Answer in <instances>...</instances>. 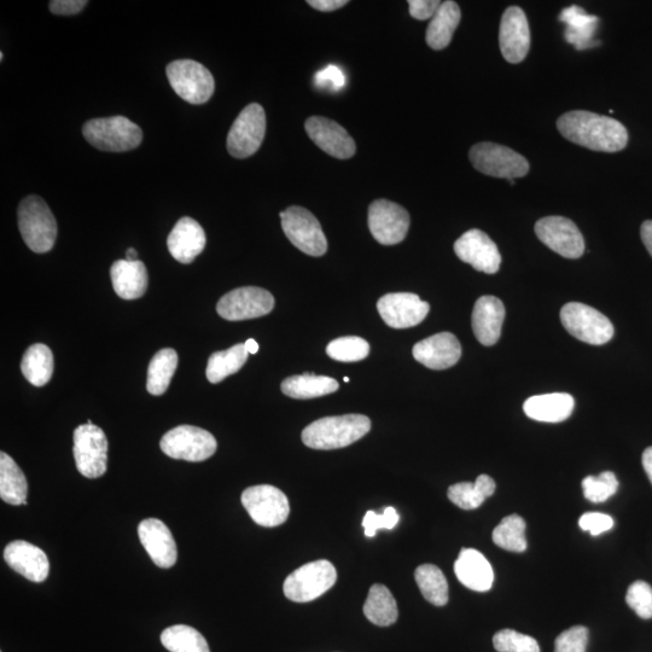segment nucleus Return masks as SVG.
I'll list each match as a JSON object with an SVG mask.
<instances>
[{
  "instance_id": "1",
  "label": "nucleus",
  "mask_w": 652,
  "mask_h": 652,
  "mask_svg": "<svg viewBox=\"0 0 652 652\" xmlns=\"http://www.w3.org/2000/svg\"><path fill=\"white\" fill-rule=\"evenodd\" d=\"M557 127L569 142L601 153H617L628 144L627 128L620 121L586 110L563 114Z\"/></svg>"
},
{
  "instance_id": "2",
  "label": "nucleus",
  "mask_w": 652,
  "mask_h": 652,
  "mask_svg": "<svg viewBox=\"0 0 652 652\" xmlns=\"http://www.w3.org/2000/svg\"><path fill=\"white\" fill-rule=\"evenodd\" d=\"M370 429V418L364 415L325 417L305 428L302 441L313 450H337L364 438Z\"/></svg>"
},
{
  "instance_id": "3",
  "label": "nucleus",
  "mask_w": 652,
  "mask_h": 652,
  "mask_svg": "<svg viewBox=\"0 0 652 652\" xmlns=\"http://www.w3.org/2000/svg\"><path fill=\"white\" fill-rule=\"evenodd\" d=\"M23 241L34 253H48L55 246L57 223L51 209L42 197L32 195L23 199L17 211Z\"/></svg>"
},
{
  "instance_id": "4",
  "label": "nucleus",
  "mask_w": 652,
  "mask_h": 652,
  "mask_svg": "<svg viewBox=\"0 0 652 652\" xmlns=\"http://www.w3.org/2000/svg\"><path fill=\"white\" fill-rule=\"evenodd\" d=\"M83 135L92 147L109 153L136 149L143 139L142 128L125 116L89 120L83 127Z\"/></svg>"
},
{
  "instance_id": "5",
  "label": "nucleus",
  "mask_w": 652,
  "mask_h": 652,
  "mask_svg": "<svg viewBox=\"0 0 652 652\" xmlns=\"http://www.w3.org/2000/svg\"><path fill=\"white\" fill-rule=\"evenodd\" d=\"M337 573L333 563L320 560L296 569L284 581L285 597L296 603L312 602L323 596L336 584Z\"/></svg>"
},
{
  "instance_id": "6",
  "label": "nucleus",
  "mask_w": 652,
  "mask_h": 652,
  "mask_svg": "<svg viewBox=\"0 0 652 652\" xmlns=\"http://www.w3.org/2000/svg\"><path fill=\"white\" fill-rule=\"evenodd\" d=\"M561 322L570 335L592 346H602L614 336V326L591 306L570 302L561 310Z\"/></svg>"
},
{
  "instance_id": "7",
  "label": "nucleus",
  "mask_w": 652,
  "mask_h": 652,
  "mask_svg": "<svg viewBox=\"0 0 652 652\" xmlns=\"http://www.w3.org/2000/svg\"><path fill=\"white\" fill-rule=\"evenodd\" d=\"M470 161L486 176L503 179L525 177L529 172L526 157L496 143H479L470 149Z\"/></svg>"
},
{
  "instance_id": "8",
  "label": "nucleus",
  "mask_w": 652,
  "mask_h": 652,
  "mask_svg": "<svg viewBox=\"0 0 652 652\" xmlns=\"http://www.w3.org/2000/svg\"><path fill=\"white\" fill-rule=\"evenodd\" d=\"M166 73L172 89L185 102L203 104L211 100L214 78L203 64L191 60L173 61L168 64Z\"/></svg>"
},
{
  "instance_id": "9",
  "label": "nucleus",
  "mask_w": 652,
  "mask_h": 652,
  "mask_svg": "<svg viewBox=\"0 0 652 652\" xmlns=\"http://www.w3.org/2000/svg\"><path fill=\"white\" fill-rule=\"evenodd\" d=\"M161 450L173 459L186 462H203L217 451L218 442L205 429L179 426L163 435Z\"/></svg>"
},
{
  "instance_id": "10",
  "label": "nucleus",
  "mask_w": 652,
  "mask_h": 652,
  "mask_svg": "<svg viewBox=\"0 0 652 652\" xmlns=\"http://www.w3.org/2000/svg\"><path fill=\"white\" fill-rule=\"evenodd\" d=\"M285 236L294 246L310 256H323L328 252V241L322 225L306 208L293 206L281 212Z\"/></svg>"
},
{
  "instance_id": "11",
  "label": "nucleus",
  "mask_w": 652,
  "mask_h": 652,
  "mask_svg": "<svg viewBox=\"0 0 652 652\" xmlns=\"http://www.w3.org/2000/svg\"><path fill=\"white\" fill-rule=\"evenodd\" d=\"M74 458L79 473L87 479L106 474L108 439L95 424H81L74 432Z\"/></svg>"
},
{
  "instance_id": "12",
  "label": "nucleus",
  "mask_w": 652,
  "mask_h": 652,
  "mask_svg": "<svg viewBox=\"0 0 652 652\" xmlns=\"http://www.w3.org/2000/svg\"><path fill=\"white\" fill-rule=\"evenodd\" d=\"M266 133V114L258 103L244 108L227 135V150L236 159H247L261 147Z\"/></svg>"
},
{
  "instance_id": "13",
  "label": "nucleus",
  "mask_w": 652,
  "mask_h": 652,
  "mask_svg": "<svg viewBox=\"0 0 652 652\" xmlns=\"http://www.w3.org/2000/svg\"><path fill=\"white\" fill-rule=\"evenodd\" d=\"M242 504L256 525L277 527L288 520L290 514L287 496L270 485L249 487L242 493Z\"/></svg>"
},
{
  "instance_id": "14",
  "label": "nucleus",
  "mask_w": 652,
  "mask_h": 652,
  "mask_svg": "<svg viewBox=\"0 0 652 652\" xmlns=\"http://www.w3.org/2000/svg\"><path fill=\"white\" fill-rule=\"evenodd\" d=\"M275 307L270 291L258 287H243L230 291L220 299L217 312L230 322L266 316Z\"/></svg>"
},
{
  "instance_id": "15",
  "label": "nucleus",
  "mask_w": 652,
  "mask_h": 652,
  "mask_svg": "<svg viewBox=\"0 0 652 652\" xmlns=\"http://www.w3.org/2000/svg\"><path fill=\"white\" fill-rule=\"evenodd\" d=\"M410 214L398 203L377 200L369 208V229L378 243L394 246L403 242L410 229Z\"/></svg>"
},
{
  "instance_id": "16",
  "label": "nucleus",
  "mask_w": 652,
  "mask_h": 652,
  "mask_svg": "<svg viewBox=\"0 0 652 652\" xmlns=\"http://www.w3.org/2000/svg\"><path fill=\"white\" fill-rule=\"evenodd\" d=\"M535 234L553 252L563 258L579 259L585 253L584 237L574 221L563 217H546L535 224Z\"/></svg>"
},
{
  "instance_id": "17",
  "label": "nucleus",
  "mask_w": 652,
  "mask_h": 652,
  "mask_svg": "<svg viewBox=\"0 0 652 652\" xmlns=\"http://www.w3.org/2000/svg\"><path fill=\"white\" fill-rule=\"evenodd\" d=\"M377 311L390 328L407 329L421 324L428 316L430 306L416 294L394 293L378 300Z\"/></svg>"
},
{
  "instance_id": "18",
  "label": "nucleus",
  "mask_w": 652,
  "mask_h": 652,
  "mask_svg": "<svg viewBox=\"0 0 652 652\" xmlns=\"http://www.w3.org/2000/svg\"><path fill=\"white\" fill-rule=\"evenodd\" d=\"M454 252L463 263L487 275H494L502 265V255L497 244L481 230L473 229L465 232L454 243Z\"/></svg>"
},
{
  "instance_id": "19",
  "label": "nucleus",
  "mask_w": 652,
  "mask_h": 652,
  "mask_svg": "<svg viewBox=\"0 0 652 652\" xmlns=\"http://www.w3.org/2000/svg\"><path fill=\"white\" fill-rule=\"evenodd\" d=\"M500 51L506 61L521 63L531 49V29H529L525 11L518 7L505 10L500 22Z\"/></svg>"
},
{
  "instance_id": "20",
  "label": "nucleus",
  "mask_w": 652,
  "mask_h": 652,
  "mask_svg": "<svg viewBox=\"0 0 652 652\" xmlns=\"http://www.w3.org/2000/svg\"><path fill=\"white\" fill-rule=\"evenodd\" d=\"M305 128L312 142L324 153L334 156L336 159H351L357 151L354 139L336 121L322 118V116H312L306 120Z\"/></svg>"
},
{
  "instance_id": "21",
  "label": "nucleus",
  "mask_w": 652,
  "mask_h": 652,
  "mask_svg": "<svg viewBox=\"0 0 652 652\" xmlns=\"http://www.w3.org/2000/svg\"><path fill=\"white\" fill-rule=\"evenodd\" d=\"M139 540L157 567L172 568L177 562L176 540L165 523L157 518H147L138 526Z\"/></svg>"
},
{
  "instance_id": "22",
  "label": "nucleus",
  "mask_w": 652,
  "mask_h": 652,
  "mask_svg": "<svg viewBox=\"0 0 652 652\" xmlns=\"http://www.w3.org/2000/svg\"><path fill=\"white\" fill-rule=\"evenodd\" d=\"M413 358L432 370L452 368L462 357L461 342L451 333H440L418 342L413 347Z\"/></svg>"
},
{
  "instance_id": "23",
  "label": "nucleus",
  "mask_w": 652,
  "mask_h": 652,
  "mask_svg": "<svg viewBox=\"0 0 652 652\" xmlns=\"http://www.w3.org/2000/svg\"><path fill=\"white\" fill-rule=\"evenodd\" d=\"M8 566L29 581L43 582L50 573L49 558L43 550L23 540H15L4 550Z\"/></svg>"
},
{
  "instance_id": "24",
  "label": "nucleus",
  "mask_w": 652,
  "mask_h": 652,
  "mask_svg": "<svg viewBox=\"0 0 652 652\" xmlns=\"http://www.w3.org/2000/svg\"><path fill=\"white\" fill-rule=\"evenodd\" d=\"M505 307L496 296H482L476 301L471 324L477 341L483 346H494L502 335Z\"/></svg>"
},
{
  "instance_id": "25",
  "label": "nucleus",
  "mask_w": 652,
  "mask_h": 652,
  "mask_svg": "<svg viewBox=\"0 0 652 652\" xmlns=\"http://www.w3.org/2000/svg\"><path fill=\"white\" fill-rule=\"evenodd\" d=\"M206 234L202 226L190 217L178 220L167 238L168 250L180 264H191L206 247Z\"/></svg>"
},
{
  "instance_id": "26",
  "label": "nucleus",
  "mask_w": 652,
  "mask_h": 652,
  "mask_svg": "<svg viewBox=\"0 0 652 652\" xmlns=\"http://www.w3.org/2000/svg\"><path fill=\"white\" fill-rule=\"evenodd\" d=\"M454 573L465 587L476 592L492 589L494 573L491 563L475 549H463L454 563Z\"/></svg>"
},
{
  "instance_id": "27",
  "label": "nucleus",
  "mask_w": 652,
  "mask_h": 652,
  "mask_svg": "<svg viewBox=\"0 0 652 652\" xmlns=\"http://www.w3.org/2000/svg\"><path fill=\"white\" fill-rule=\"evenodd\" d=\"M115 293L124 300L142 298L148 289L147 267L142 261L118 260L110 269Z\"/></svg>"
},
{
  "instance_id": "28",
  "label": "nucleus",
  "mask_w": 652,
  "mask_h": 652,
  "mask_svg": "<svg viewBox=\"0 0 652 652\" xmlns=\"http://www.w3.org/2000/svg\"><path fill=\"white\" fill-rule=\"evenodd\" d=\"M575 401L567 393L535 395L523 404V411L534 421L560 423L572 416Z\"/></svg>"
},
{
  "instance_id": "29",
  "label": "nucleus",
  "mask_w": 652,
  "mask_h": 652,
  "mask_svg": "<svg viewBox=\"0 0 652 652\" xmlns=\"http://www.w3.org/2000/svg\"><path fill=\"white\" fill-rule=\"evenodd\" d=\"M560 21L566 25L564 38L576 50H587L599 45V42L593 40L599 23L597 16L587 14L578 5H573L562 10Z\"/></svg>"
},
{
  "instance_id": "30",
  "label": "nucleus",
  "mask_w": 652,
  "mask_h": 652,
  "mask_svg": "<svg viewBox=\"0 0 652 652\" xmlns=\"http://www.w3.org/2000/svg\"><path fill=\"white\" fill-rule=\"evenodd\" d=\"M462 13L459 5L452 0L441 4L427 28V44L429 48L439 51L450 45L454 32L461 22Z\"/></svg>"
},
{
  "instance_id": "31",
  "label": "nucleus",
  "mask_w": 652,
  "mask_h": 652,
  "mask_svg": "<svg viewBox=\"0 0 652 652\" xmlns=\"http://www.w3.org/2000/svg\"><path fill=\"white\" fill-rule=\"evenodd\" d=\"M496 492V482L488 475H480L475 482H459L448 488V499L458 508L475 510Z\"/></svg>"
},
{
  "instance_id": "32",
  "label": "nucleus",
  "mask_w": 652,
  "mask_h": 652,
  "mask_svg": "<svg viewBox=\"0 0 652 652\" xmlns=\"http://www.w3.org/2000/svg\"><path fill=\"white\" fill-rule=\"evenodd\" d=\"M27 480L9 454L0 453V498L10 505H27Z\"/></svg>"
},
{
  "instance_id": "33",
  "label": "nucleus",
  "mask_w": 652,
  "mask_h": 652,
  "mask_svg": "<svg viewBox=\"0 0 652 652\" xmlns=\"http://www.w3.org/2000/svg\"><path fill=\"white\" fill-rule=\"evenodd\" d=\"M282 392L293 399H314L335 393L339 383L334 378L305 374L291 376L284 380Z\"/></svg>"
},
{
  "instance_id": "34",
  "label": "nucleus",
  "mask_w": 652,
  "mask_h": 652,
  "mask_svg": "<svg viewBox=\"0 0 652 652\" xmlns=\"http://www.w3.org/2000/svg\"><path fill=\"white\" fill-rule=\"evenodd\" d=\"M21 370L29 383L36 387H43L49 383L54 374V354L48 346L36 343L23 355Z\"/></svg>"
},
{
  "instance_id": "35",
  "label": "nucleus",
  "mask_w": 652,
  "mask_h": 652,
  "mask_svg": "<svg viewBox=\"0 0 652 652\" xmlns=\"http://www.w3.org/2000/svg\"><path fill=\"white\" fill-rule=\"evenodd\" d=\"M363 610L368 620L380 627L395 624L399 616L397 601H395L387 587L383 585L371 587Z\"/></svg>"
},
{
  "instance_id": "36",
  "label": "nucleus",
  "mask_w": 652,
  "mask_h": 652,
  "mask_svg": "<svg viewBox=\"0 0 652 652\" xmlns=\"http://www.w3.org/2000/svg\"><path fill=\"white\" fill-rule=\"evenodd\" d=\"M248 354L244 343H237V345L226 349V351L213 353L207 364L206 375L208 381L215 384L236 374L247 363Z\"/></svg>"
},
{
  "instance_id": "37",
  "label": "nucleus",
  "mask_w": 652,
  "mask_h": 652,
  "mask_svg": "<svg viewBox=\"0 0 652 652\" xmlns=\"http://www.w3.org/2000/svg\"><path fill=\"white\" fill-rule=\"evenodd\" d=\"M178 366V354L172 348L161 349L151 359L148 369L147 389L150 394H165Z\"/></svg>"
},
{
  "instance_id": "38",
  "label": "nucleus",
  "mask_w": 652,
  "mask_h": 652,
  "mask_svg": "<svg viewBox=\"0 0 652 652\" xmlns=\"http://www.w3.org/2000/svg\"><path fill=\"white\" fill-rule=\"evenodd\" d=\"M161 643L170 652H211L206 638L186 625L166 628L161 634Z\"/></svg>"
},
{
  "instance_id": "39",
  "label": "nucleus",
  "mask_w": 652,
  "mask_h": 652,
  "mask_svg": "<svg viewBox=\"0 0 652 652\" xmlns=\"http://www.w3.org/2000/svg\"><path fill=\"white\" fill-rule=\"evenodd\" d=\"M415 579L424 598L436 607H444L448 602V584L444 573L433 564L418 567Z\"/></svg>"
},
{
  "instance_id": "40",
  "label": "nucleus",
  "mask_w": 652,
  "mask_h": 652,
  "mask_svg": "<svg viewBox=\"0 0 652 652\" xmlns=\"http://www.w3.org/2000/svg\"><path fill=\"white\" fill-rule=\"evenodd\" d=\"M494 544L506 551L523 552L527 549L526 522L521 516L505 517L494 529L492 535Z\"/></svg>"
},
{
  "instance_id": "41",
  "label": "nucleus",
  "mask_w": 652,
  "mask_h": 652,
  "mask_svg": "<svg viewBox=\"0 0 652 652\" xmlns=\"http://www.w3.org/2000/svg\"><path fill=\"white\" fill-rule=\"evenodd\" d=\"M326 353L337 362L355 363L368 357L370 345L362 337H340V339L329 343L328 347H326Z\"/></svg>"
},
{
  "instance_id": "42",
  "label": "nucleus",
  "mask_w": 652,
  "mask_h": 652,
  "mask_svg": "<svg viewBox=\"0 0 652 652\" xmlns=\"http://www.w3.org/2000/svg\"><path fill=\"white\" fill-rule=\"evenodd\" d=\"M584 496L592 503H603L614 496L619 489V481L611 471H604L598 476H587L582 481Z\"/></svg>"
},
{
  "instance_id": "43",
  "label": "nucleus",
  "mask_w": 652,
  "mask_h": 652,
  "mask_svg": "<svg viewBox=\"0 0 652 652\" xmlns=\"http://www.w3.org/2000/svg\"><path fill=\"white\" fill-rule=\"evenodd\" d=\"M498 652H540V646L533 637L514 630H503L493 637Z\"/></svg>"
},
{
  "instance_id": "44",
  "label": "nucleus",
  "mask_w": 652,
  "mask_h": 652,
  "mask_svg": "<svg viewBox=\"0 0 652 652\" xmlns=\"http://www.w3.org/2000/svg\"><path fill=\"white\" fill-rule=\"evenodd\" d=\"M626 603L640 619H652V587L648 582H634L627 591Z\"/></svg>"
},
{
  "instance_id": "45",
  "label": "nucleus",
  "mask_w": 652,
  "mask_h": 652,
  "mask_svg": "<svg viewBox=\"0 0 652 652\" xmlns=\"http://www.w3.org/2000/svg\"><path fill=\"white\" fill-rule=\"evenodd\" d=\"M589 631L584 626H574L557 637L555 652H586Z\"/></svg>"
},
{
  "instance_id": "46",
  "label": "nucleus",
  "mask_w": 652,
  "mask_h": 652,
  "mask_svg": "<svg viewBox=\"0 0 652 652\" xmlns=\"http://www.w3.org/2000/svg\"><path fill=\"white\" fill-rule=\"evenodd\" d=\"M399 520L398 512L394 508H387L382 515L368 511L363 520L365 535L368 538H374L378 529H393L398 525Z\"/></svg>"
},
{
  "instance_id": "47",
  "label": "nucleus",
  "mask_w": 652,
  "mask_h": 652,
  "mask_svg": "<svg viewBox=\"0 0 652 652\" xmlns=\"http://www.w3.org/2000/svg\"><path fill=\"white\" fill-rule=\"evenodd\" d=\"M579 526L582 531L590 532L592 537H598L614 527V520L601 512H589V514L581 516Z\"/></svg>"
},
{
  "instance_id": "48",
  "label": "nucleus",
  "mask_w": 652,
  "mask_h": 652,
  "mask_svg": "<svg viewBox=\"0 0 652 652\" xmlns=\"http://www.w3.org/2000/svg\"><path fill=\"white\" fill-rule=\"evenodd\" d=\"M314 84L320 89L341 91L346 86V75L334 64L323 69L314 77Z\"/></svg>"
},
{
  "instance_id": "49",
  "label": "nucleus",
  "mask_w": 652,
  "mask_h": 652,
  "mask_svg": "<svg viewBox=\"0 0 652 652\" xmlns=\"http://www.w3.org/2000/svg\"><path fill=\"white\" fill-rule=\"evenodd\" d=\"M441 4L439 0H410V15L419 21L433 19Z\"/></svg>"
},
{
  "instance_id": "50",
  "label": "nucleus",
  "mask_w": 652,
  "mask_h": 652,
  "mask_svg": "<svg viewBox=\"0 0 652 652\" xmlns=\"http://www.w3.org/2000/svg\"><path fill=\"white\" fill-rule=\"evenodd\" d=\"M86 5V0H54L50 2V11L55 15H75L79 14Z\"/></svg>"
},
{
  "instance_id": "51",
  "label": "nucleus",
  "mask_w": 652,
  "mask_h": 652,
  "mask_svg": "<svg viewBox=\"0 0 652 652\" xmlns=\"http://www.w3.org/2000/svg\"><path fill=\"white\" fill-rule=\"evenodd\" d=\"M313 9L330 13V11L339 10L348 4L347 0H308L307 2Z\"/></svg>"
},
{
  "instance_id": "52",
  "label": "nucleus",
  "mask_w": 652,
  "mask_h": 652,
  "mask_svg": "<svg viewBox=\"0 0 652 652\" xmlns=\"http://www.w3.org/2000/svg\"><path fill=\"white\" fill-rule=\"evenodd\" d=\"M640 236H642L646 250L652 256V220L644 221L642 229H640Z\"/></svg>"
},
{
  "instance_id": "53",
  "label": "nucleus",
  "mask_w": 652,
  "mask_h": 652,
  "mask_svg": "<svg viewBox=\"0 0 652 652\" xmlns=\"http://www.w3.org/2000/svg\"><path fill=\"white\" fill-rule=\"evenodd\" d=\"M643 467L652 483V447L646 448L643 453Z\"/></svg>"
},
{
  "instance_id": "54",
  "label": "nucleus",
  "mask_w": 652,
  "mask_h": 652,
  "mask_svg": "<svg viewBox=\"0 0 652 652\" xmlns=\"http://www.w3.org/2000/svg\"><path fill=\"white\" fill-rule=\"evenodd\" d=\"M244 345H246L249 354H256L259 351L258 342H256L254 339L247 340V342L244 343Z\"/></svg>"
},
{
  "instance_id": "55",
  "label": "nucleus",
  "mask_w": 652,
  "mask_h": 652,
  "mask_svg": "<svg viewBox=\"0 0 652 652\" xmlns=\"http://www.w3.org/2000/svg\"><path fill=\"white\" fill-rule=\"evenodd\" d=\"M126 260L127 261H138V253H137V250L135 248L127 249Z\"/></svg>"
},
{
  "instance_id": "56",
  "label": "nucleus",
  "mask_w": 652,
  "mask_h": 652,
  "mask_svg": "<svg viewBox=\"0 0 652 652\" xmlns=\"http://www.w3.org/2000/svg\"><path fill=\"white\" fill-rule=\"evenodd\" d=\"M3 58H4V54H3V52H0V60L3 61Z\"/></svg>"
},
{
  "instance_id": "57",
  "label": "nucleus",
  "mask_w": 652,
  "mask_h": 652,
  "mask_svg": "<svg viewBox=\"0 0 652 652\" xmlns=\"http://www.w3.org/2000/svg\"><path fill=\"white\" fill-rule=\"evenodd\" d=\"M343 381H345V382H349V378H348V377H345V378H343Z\"/></svg>"
}]
</instances>
